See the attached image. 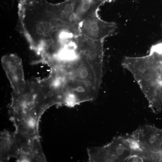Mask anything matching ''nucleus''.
<instances>
[{"label": "nucleus", "mask_w": 162, "mask_h": 162, "mask_svg": "<svg viewBox=\"0 0 162 162\" xmlns=\"http://www.w3.org/2000/svg\"><path fill=\"white\" fill-rule=\"evenodd\" d=\"M123 67L132 74L155 114L162 108V53L150 49L141 57H125Z\"/></svg>", "instance_id": "1"}, {"label": "nucleus", "mask_w": 162, "mask_h": 162, "mask_svg": "<svg viewBox=\"0 0 162 162\" xmlns=\"http://www.w3.org/2000/svg\"><path fill=\"white\" fill-rule=\"evenodd\" d=\"M115 23L104 21L98 15L87 17L78 24L80 35L90 40L104 41L117 29Z\"/></svg>", "instance_id": "2"}, {"label": "nucleus", "mask_w": 162, "mask_h": 162, "mask_svg": "<svg viewBox=\"0 0 162 162\" xmlns=\"http://www.w3.org/2000/svg\"><path fill=\"white\" fill-rule=\"evenodd\" d=\"M3 67L13 89L17 94L23 92L26 88L21 60L15 54L6 55L1 59Z\"/></svg>", "instance_id": "3"}, {"label": "nucleus", "mask_w": 162, "mask_h": 162, "mask_svg": "<svg viewBox=\"0 0 162 162\" xmlns=\"http://www.w3.org/2000/svg\"><path fill=\"white\" fill-rule=\"evenodd\" d=\"M105 1H106V2H107L108 1H111V0H105Z\"/></svg>", "instance_id": "4"}]
</instances>
